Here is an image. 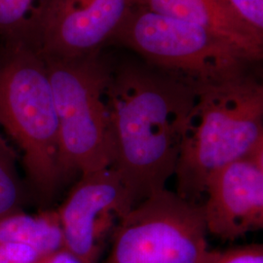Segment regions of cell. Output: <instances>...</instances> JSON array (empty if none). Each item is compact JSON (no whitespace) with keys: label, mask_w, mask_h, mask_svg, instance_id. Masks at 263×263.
I'll use <instances>...</instances> for the list:
<instances>
[{"label":"cell","mask_w":263,"mask_h":263,"mask_svg":"<svg viewBox=\"0 0 263 263\" xmlns=\"http://www.w3.org/2000/svg\"><path fill=\"white\" fill-rule=\"evenodd\" d=\"M0 244L26 246L40 257L64 248L58 212L47 210L28 214L20 210L0 219Z\"/></svg>","instance_id":"obj_11"},{"label":"cell","mask_w":263,"mask_h":263,"mask_svg":"<svg viewBox=\"0 0 263 263\" xmlns=\"http://www.w3.org/2000/svg\"><path fill=\"white\" fill-rule=\"evenodd\" d=\"M194 82L127 67L111 73L107 105L113 162L135 206L166 189L177 169Z\"/></svg>","instance_id":"obj_1"},{"label":"cell","mask_w":263,"mask_h":263,"mask_svg":"<svg viewBox=\"0 0 263 263\" xmlns=\"http://www.w3.org/2000/svg\"><path fill=\"white\" fill-rule=\"evenodd\" d=\"M193 82L175 175L177 193L196 203L215 171L263 144V87L243 69Z\"/></svg>","instance_id":"obj_2"},{"label":"cell","mask_w":263,"mask_h":263,"mask_svg":"<svg viewBox=\"0 0 263 263\" xmlns=\"http://www.w3.org/2000/svg\"><path fill=\"white\" fill-rule=\"evenodd\" d=\"M50 0H0V38L33 41Z\"/></svg>","instance_id":"obj_12"},{"label":"cell","mask_w":263,"mask_h":263,"mask_svg":"<svg viewBox=\"0 0 263 263\" xmlns=\"http://www.w3.org/2000/svg\"><path fill=\"white\" fill-rule=\"evenodd\" d=\"M156 66L200 81L242 70L247 58L207 28L140 7L115 32ZM250 62V61H249Z\"/></svg>","instance_id":"obj_6"},{"label":"cell","mask_w":263,"mask_h":263,"mask_svg":"<svg viewBox=\"0 0 263 263\" xmlns=\"http://www.w3.org/2000/svg\"><path fill=\"white\" fill-rule=\"evenodd\" d=\"M0 130L19 147L31 188L52 197L64 179L56 104L44 58L24 41L0 47Z\"/></svg>","instance_id":"obj_3"},{"label":"cell","mask_w":263,"mask_h":263,"mask_svg":"<svg viewBox=\"0 0 263 263\" xmlns=\"http://www.w3.org/2000/svg\"><path fill=\"white\" fill-rule=\"evenodd\" d=\"M36 263H84L76 255L62 248L51 254L41 256Z\"/></svg>","instance_id":"obj_17"},{"label":"cell","mask_w":263,"mask_h":263,"mask_svg":"<svg viewBox=\"0 0 263 263\" xmlns=\"http://www.w3.org/2000/svg\"><path fill=\"white\" fill-rule=\"evenodd\" d=\"M26 188L17 166L15 151L0 134V219L24 210Z\"/></svg>","instance_id":"obj_13"},{"label":"cell","mask_w":263,"mask_h":263,"mask_svg":"<svg viewBox=\"0 0 263 263\" xmlns=\"http://www.w3.org/2000/svg\"><path fill=\"white\" fill-rule=\"evenodd\" d=\"M198 263H263V246L247 245L226 251H209Z\"/></svg>","instance_id":"obj_14"},{"label":"cell","mask_w":263,"mask_h":263,"mask_svg":"<svg viewBox=\"0 0 263 263\" xmlns=\"http://www.w3.org/2000/svg\"><path fill=\"white\" fill-rule=\"evenodd\" d=\"M135 203L111 167L81 176L57 210L64 248L84 263H99L105 246Z\"/></svg>","instance_id":"obj_7"},{"label":"cell","mask_w":263,"mask_h":263,"mask_svg":"<svg viewBox=\"0 0 263 263\" xmlns=\"http://www.w3.org/2000/svg\"><path fill=\"white\" fill-rule=\"evenodd\" d=\"M42 56L56 104L63 178L111 167L107 88L112 72L96 54L70 59Z\"/></svg>","instance_id":"obj_4"},{"label":"cell","mask_w":263,"mask_h":263,"mask_svg":"<svg viewBox=\"0 0 263 263\" xmlns=\"http://www.w3.org/2000/svg\"><path fill=\"white\" fill-rule=\"evenodd\" d=\"M133 5L207 28L244 55L248 61L262 54V34L238 19L224 0H132Z\"/></svg>","instance_id":"obj_10"},{"label":"cell","mask_w":263,"mask_h":263,"mask_svg":"<svg viewBox=\"0 0 263 263\" xmlns=\"http://www.w3.org/2000/svg\"><path fill=\"white\" fill-rule=\"evenodd\" d=\"M40 255L32 249L17 244H0V263H36Z\"/></svg>","instance_id":"obj_16"},{"label":"cell","mask_w":263,"mask_h":263,"mask_svg":"<svg viewBox=\"0 0 263 263\" xmlns=\"http://www.w3.org/2000/svg\"><path fill=\"white\" fill-rule=\"evenodd\" d=\"M236 17L259 34L263 30V0H224Z\"/></svg>","instance_id":"obj_15"},{"label":"cell","mask_w":263,"mask_h":263,"mask_svg":"<svg viewBox=\"0 0 263 263\" xmlns=\"http://www.w3.org/2000/svg\"><path fill=\"white\" fill-rule=\"evenodd\" d=\"M132 5V0H50L33 46L45 56L94 55L115 34Z\"/></svg>","instance_id":"obj_9"},{"label":"cell","mask_w":263,"mask_h":263,"mask_svg":"<svg viewBox=\"0 0 263 263\" xmlns=\"http://www.w3.org/2000/svg\"><path fill=\"white\" fill-rule=\"evenodd\" d=\"M202 206L208 232L234 241L263 227V144L215 171Z\"/></svg>","instance_id":"obj_8"},{"label":"cell","mask_w":263,"mask_h":263,"mask_svg":"<svg viewBox=\"0 0 263 263\" xmlns=\"http://www.w3.org/2000/svg\"><path fill=\"white\" fill-rule=\"evenodd\" d=\"M207 233L202 206L164 189L125 216L103 263H198Z\"/></svg>","instance_id":"obj_5"}]
</instances>
